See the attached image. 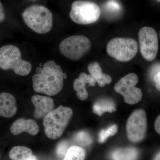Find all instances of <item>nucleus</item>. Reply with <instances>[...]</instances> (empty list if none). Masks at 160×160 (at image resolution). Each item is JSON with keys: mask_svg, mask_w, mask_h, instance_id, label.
Instances as JSON below:
<instances>
[{"mask_svg": "<svg viewBox=\"0 0 160 160\" xmlns=\"http://www.w3.org/2000/svg\"><path fill=\"white\" fill-rule=\"evenodd\" d=\"M26 160H38V159L36 157L33 155L32 156H31V157Z\"/></svg>", "mask_w": 160, "mask_h": 160, "instance_id": "obj_28", "label": "nucleus"}, {"mask_svg": "<svg viewBox=\"0 0 160 160\" xmlns=\"http://www.w3.org/2000/svg\"><path fill=\"white\" fill-rule=\"evenodd\" d=\"M28 1H37V0H28Z\"/></svg>", "mask_w": 160, "mask_h": 160, "instance_id": "obj_30", "label": "nucleus"}, {"mask_svg": "<svg viewBox=\"0 0 160 160\" xmlns=\"http://www.w3.org/2000/svg\"><path fill=\"white\" fill-rule=\"evenodd\" d=\"M138 156L137 150L131 147L116 149L111 155L113 160H135Z\"/></svg>", "mask_w": 160, "mask_h": 160, "instance_id": "obj_17", "label": "nucleus"}, {"mask_svg": "<svg viewBox=\"0 0 160 160\" xmlns=\"http://www.w3.org/2000/svg\"><path fill=\"white\" fill-rule=\"evenodd\" d=\"M22 18L26 25L39 34H46L52 29V13L45 6L41 5L29 6L23 12Z\"/></svg>", "mask_w": 160, "mask_h": 160, "instance_id": "obj_3", "label": "nucleus"}, {"mask_svg": "<svg viewBox=\"0 0 160 160\" xmlns=\"http://www.w3.org/2000/svg\"><path fill=\"white\" fill-rule=\"evenodd\" d=\"M92 110L94 113L101 116L105 112H112L116 111V108L112 100L102 99L95 103L92 107Z\"/></svg>", "mask_w": 160, "mask_h": 160, "instance_id": "obj_16", "label": "nucleus"}, {"mask_svg": "<svg viewBox=\"0 0 160 160\" xmlns=\"http://www.w3.org/2000/svg\"><path fill=\"white\" fill-rule=\"evenodd\" d=\"M138 49L137 42L130 38H113L106 46V52L109 56L122 62L132 59L136 55Z\"/></svg>", "mask_w": 160, "mask_h": 160, "instance_id": "obj_5", "label": "nucleus"}, {"mask_svg": "<svg viewBox=\"0 0 160 160\" xmlns=\"http://www.w3.org/2000/svg\"><path fill=\"white\" fill-rule=\"evenodd\" d=\"M68 143L66 141H62L58 145L56 153L60 157H62L66 154L68 150Z\"/></svg>", "mask_w": 160, "mask_h": 160, "instance_id": "obj_23", "label": "nucleus"}, {"mask_svg": "<svg viewBox=\"0 0 160 160\" xmlns=\"http://www.w3.org/2000/svg\"><path fill=\"white\" fill-rule=\"evenodd\" d=\"M153 81L155 84L157 89L160 92V71L155 75L153 77Z\"/></svg>", "mask_w": 160, "mask_h": 160, "instance_id": "obj_24", "label": "nucleus"}, {"mask_svg": "<svg viewBox=\"0 0 160 160\" xmlns=\"http://www.w3.org/2000/svg\"><path fill=\"white\" fill-rule=\"evenodd\" d=\"M118 130L116 125H112L106 130L102 129L99 135V142L101 143L105 142L108 138L114 135L117 132Z\"/></svg>", "mask_w": 160, "mask_h": 160, "instance_id": "obj_20", "label": "nucleus"}, {"mask_svg": "<svg viewBox=\"0 0 160 160\" xmlns=\"http://www.w3.org/2000/svg\"><path fill=\"white\" fill-rule=\"evenodd\" d=\"M126 129L127 137L132 142H138L145 138L147 121L144 109H136L131 113L127 120Z\"/></svg>", "mask_w": 160, "mask_h": 160, "instance_id": "obj_9", "label": "nucleus"}, {"mask_svg": "<svg viewBox=\"0 0 160 160\" xmlns=\"http://www.w3.org/2000/svg\"><path fill=\"white\" fill-rule=\"evenodd\" d=\"M64 79L61 66L54 61H48L44 64L41 72L32 77V87L38 93L50 96L55 95L62 89Z\"/></svg>", "mask_w": 160, "mask_h": 160, "instance_id": "obj_1", "label": "nucleus"}, {"mask_svg": "<svg viewBox=\"0 0 160 160\" xmlns=\"http://www.w3.org/2000/svg\"><path fill=\"white\" fill-rule=\"evenodd\" d=\"M6 18L5 11L2 3L0 2V22H2Z\"/></svg>", "mask_w": 160, "mask_h": 160, "instance_id": "obj_26", "label": "nucleus"}, {"mask_svg": "<svg viewBox=\"0 0 160 160\" xmlns=\"http://www.w3.org/2000/svg\"><path fill=\"white\" fill-rule=\"evenodd\" d=\"M101 10L97 4L86 1H76L72 4L69 16L79 25H89L96 22L101 16Z\"/></svg>", "mask_w": 160, "mask_h": 160, "instance_id": "obj_6", "label": "nucleus"}, {"mask_svg": "<svg viewBox=\"0 0 160 160\" xmlns=\"http://www.w3.org/2000/svg\"><path fill=\"white\" fill-rule=\"evenodd\" d=\"M140 52L147 61H153L158 51V39L156 31L150 27H143L138 32Z\"/></svg>", "mask_w": 160, "mask_h": 160, "instance_id": "obj_10", "label": "nucleus"}, {"mask_svg": "<svg viewBox=\"0 0 160 160\" xmlns=\"http://www.w3.org/2000/svg\"><path fill=\"white\" fill-rule=\"evenodd\" d=\"M31 102L34 106L33 115L36 118H44L54 109V101L49 97L36 95L31 98Z\"/></svg>", "mask_w": 160, "mask_h": 160, "instance_id": "obj_11", "label": "nucleus"}, {"mask_svg": "<svg viewBox=\"0 0 160 160\" xmlns=\"http://www.w3.org/2000/svg\"><path fill=\"white\" fill-rule=\"evenodd\" d=\"M86 157L85 150L78 146H72L67 150L64 160H84Z\"/></svg>", "mask_w": 160, "mask_h": 160, "instance_id": "obj_19", "label": "nucleus"}, {"mask_svg": "<svg viewBox=\"0 0 160 160\" xmlns=\"http://www.w3.org/2000/svg\"><path fill=\"white\" fill-rule=\"evenodd\" d=\"M73 114L69 107L60 106L53 109L43 118V126L47 138L57 140L61 137L68 126Z\"/></svg>", "mask_w": 160, "mask_h": 160, "instance_id": "obj_2", "label": "nucleus"}, {"mask_svg": "<svg viewBox=\"0 0 160 160\" xmlns=\"http://www.w3.org/2000/svg\"><path fill=\"white\" fill-rule=\"evenodd\" d=\"M91 47V42L88 38L82 35H73L61 42L59 50L65 57L77 61L87 54Z\"/></svg>", "mask_w": 160, "mask_h": 160, "instance_id": "obj_7", "label": "nucleus"}, {"mask_svg": "<svg viewBox=\"0 0 160 160\" xmlns=\"http://www.w3.org/2000/svg\"><path fill=\"white\" fill-rule=\"evenodd\" d=\"M97 82L91 74L87 75L85 72H81L79 78L76 79L73 82V88L77 92V96L82 101L88 98L89 94L86 88V85L94 86Z\"/></svg>", "mask_w": 160, "mask_h": 160, "instance_id": "obj_13", "label": "nucleus"}, {"mask_svg": "<svg viewBox=\"0 0 160 160\" xmlns=\"http://www.w3.org/2000/svg\"><path fill=\"white\" fill-rule=\"evenodd\" d=\"M138 80L137 75L130 73L122 78L115 85V91L122 96L127 104H137L142 98V90L136 87Z\"/></svg>", "mask_w": 160, "mask_h": 160, "instance_id": "obj_8", "label": "nucleus"}, {"mask_svg": "<svg viewBox=\"0 0 160 160\" xmlns=\"http://www.w3.org/2000/svg\"><path fill=\"white\" fill-rule=\"evenodd\" d=\"M32 155L31 149L26 146H15L9 152V158L11 160H26Z\"/></svg>", "mask_w": 160, "mask_h": 160, "instance_id": "obj_18", "label": "nucleus"}, {"mask_svg": "<svg viewBox=\"0 0 160 160\" xmlns=\"http://www.w3.org/2000/svg\"><path fill=\"white\" fill-rule=\"evenodd\" d=\"M154 160H160V152L155 157Z\"/></svg>", "mask_w": 160, "mask_h": 160, "instance_id": "obj_27", "label": "nucleus"}, {"mask_svg": "<svg viewBox=\"0 0 160 160\" xmlns=\"http://www.w3.org/2000/svg\"><path fill=\"white\" fill-rule=\"evenodd\" d=\"M154 128L156 132L160 135V115L155 120Z\"/></svg>", "mask_w": 160, "mask_h": 160, "instance_id": "obj_25", "label": "nucleus"}, {"mask_svg": "<svg viewBox=\"0 0 160 160\" xmlns=\"http://www.w3.org/2000/svg\"><path fill=\"white\" fill-rule=\"evenodd\" d=\"M17 111L15 98L8 92L0 93V116L10 118L14 116Z\"/></svg>", "mask_w": 160, "mask_h": 160, "instance_id": "obj_14", "label": "nucleus"}, {"mask_svg": "<svg viewBox=\"0 0 160 160\" xmlns=\"http://www.w3.org/2000/svg\"><path fill=\"white\" fill-rule=\"evenodd\" d=\"M105 8L110 12H117L121 10V6L116 0H109L105 4Z\"/></svg>", "mask_w": 160, "mask_h": 160, "instance_id": "obj_22", "label": "nucleus"}, {"mask_svg": "<svg viewBox=\"0 0 160 160\" xmlns=\"http://www.w3.org/2000/svg\"><path fill=\"white\" fill-rule=\"evenodd\" d=\"M12 134L18 135L26 132L31 135H36L39 131V127L34 120L19 118L12 124L10 128Z\"/></svg>", "mask_w": 160, "mask_h": 160, "instance_id": "obj_12", "label": "nucleus"}, {"mask_svg": "<svg viewBox=\"0 0 160 160\" xmlns=\"http://www.w3.org/2000/svg\"><path fill=\"white\" fill-rule=\"evenodd\" d=\"M155 1H157L158 2H160V0H155Z\"/></svg>", "mask_w": 160, "mask_h": 160, "instance_id": "obj_29", "label": "nucleus"}, {"mask_svg": "<svg viewBox=\"0 0 160 160\" xmlns=\"http://www.w3.org/2000/svg\"></svg>", "mask_w": 160, "mask_h": 160, "instance_id": "obj_31", "label": "nucleus"}, {"mask_svg": "<svg viewBox=\"0 0 160 160\" xmlns=\"http://www.w3.org/2000/svg\"><path fill=\"white\" fill-rule=\"evenodd\" d=\"M88 69L100 87H104L106 85L111 82L112 79L111 76L103 73L99 63L98 62H93L90 63L88 66Z\"/></svg>", "mask_w": 160, "mask_h": 160, "instance_id": "obj_15", "label": "nucleus"}, {"mask_svg": "<svg viewBox=\"0 0 160 160\" xmlns=\"http://www.w3.org/2000/svg\"><path fill=\"white\" fill-rule=\"evenodd\" d=\"M75 140L78 144L83 146H89L92 143V139L90 136L84 131L80 132L78 133Z\"/></svg>", "mask_w": 160, "mask_h": 160, "instance_id": "obj_21", "label": "nucleus"}, {"mask_svg": "<svg viewBox=\"0 0 160 160\" xmlns=\"http://www.w3.org/2000/svg\"><path fill=\"white\" fill-rule=\"evenodd\" d=\"M0 68L13 70L15 73L26 76L30 73L31 63L22 58L21 51L14 45H8L0 48Z\"/></svg>", "mask_w": 160, "mask_h": 160, "instance_id": "obj_4", "label": "nucleus"}]
</instances>
